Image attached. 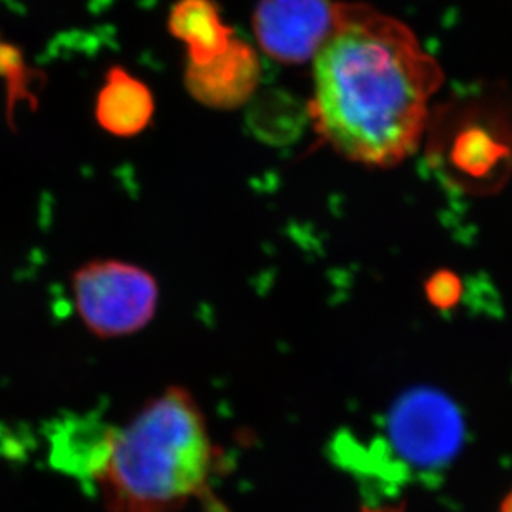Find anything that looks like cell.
<instances>
[{"label": "cell", "mask_w": 512, "mask_h": 512, "mask_svg": "<svg viewBox=\"0 0 512 512\" xmlns=\"http://www.w3.org/2000/svg\"><path fill=\"white\" fill-rule=\"evenodd\" d=\"M310 115L341 157L389 168L413 155L443 70L408 25L366 4H336L315 55Z\"/></svg>", "instance_id": "1"}, {"label": "cell", "mask_w": 512, "mask_h": 512, "mask_svg": "<svg viewBox=\"0 0 512 512\" xmlns=\"http://www.w3.org/2000/svg\"><path fill=\"white\" fill-rule=\"evenodd\" d=\"M218 458L197 399L170 386L60 468L92 478L107 512H177L207 496Z\"/></svg>", "instance_id": "2"}, {"label": "cell", "mask_w": 512, "mask_h": 512, "mask_svg": "<svg viewBox=\"0 0 512 512\" xmlns=\"http://www.w3.org/2000/svg\"><path fill=\"white\" fill-rule=\"evenodd\" d=\"M0 77L7 80V97H9V112H12L17 102L30 99V74L25 67L24 54L17 45L0 39Z\"/></svg>", "instance_id": "9"}, {"label": "cell", "mask_w": 512, "mask_h": 512, "mask_svg": "<svg viewBox=\"0 0 512 512\" xmlns=\"http://www.w3.org/2000/svg\"><path fill=\"white\" fill-rule=\"evenodd\" d=\"M168 29L187 44L192 64H207L232 42V29L223 24L213 0H178L170 12Z\"/></svg>", "instance_id": "8"}, {"label": "cell", "mask_w": 512, "mask_h": 512, "mask_svg": "<svg viewBox=\"0 0 512 512\" xmlns=\"http://www.w3.org/2000/svg\"><path fill=\"white\" fill-rule=\"evenodd\" d=\"M361 512H404L403 506H384V508H365Z\"/></svg>", "instance_id": "10"}, {"label": "cell", "mask_w": 512, "mask_h": 512, "mask_svg": "<svg viewBox=\"0 0 512 512\" xmlns=\"http://www.w3.org/2000/svg\"><path fill=\"white\" fill-rule=\"evenodd\" d=\"M331 0H260L253 29L261 49L285 64L315 59L335 24Z\"/></svg>", "instance_id": "5"}, {"label": "cell", "mask_w": 512, "mask_h": 512, "mask_svg": "<svg viewBox=\"0 0 512 512\" xmlns=\"http://www.w3.org/2000/svg\"><path fill=\"white\" fill-rule=\"evenodd\" d=\"M389 446L401 463L414 471L446 468L464 441L458 408L436 391H411L394 404L388 418Z\"/></svg>", "instance_id": "4"}, {"label": "cell", "mask_w": 512, "mask_h": 512, "mask_svg": "<svg viewBox=\"0 0 512 512\" xmlns=\"http://www.w3.org/2000/svg\"><path fill=\"white\" fill-rule=\"evenodd\" d=\"M501 512H512V491L501 504Z\"/></svg>", "instance_id": "11"}, {"label": "cell", "mask_w": 512, "mask_h": 512, "mask_svg": "<svg viewBox=\"0 0 512 512\" xmlns=\"http://www.w3.org/2000/svg\"><path fill=\"white\" fill-rule=\"evenodd\" d=\"M80 320L97 338L133 335L153 320L160 290L152 273L119 260H94L72 278Z\"/></svg>", "instance_id": "3"}, {"label": "cell", "mask_w": 512, "mask_h": 512, "mask_svg": "<svg viewBox=\"0 0 512 512\" xmlns=\"http://www.w3.org/2000/svg\"><path fill=\"white\" fill-rule=\"evenodd\" d=\"M260 80V60L252 45L232 39L207 64H188L185 84L193 99L210 109L235 110L247 104Z\"/></svg>", "instance_id": "6"}, {"label": "cell", "mask_w": 512, "mask_h": 512, "mask_svg": "<svg viewBox=\"0 0 512 512\" xmlns=\"http://www.w3.org/2000/svg\"><path fill=\"white\" fill-rule=\"evenodd\" d=\"M153 112L155 102L147 85L122 67H112L95 105L100 127L115 137H135L152 122Z\"/></svg>", "instance_id": "7"}]
</instances>
